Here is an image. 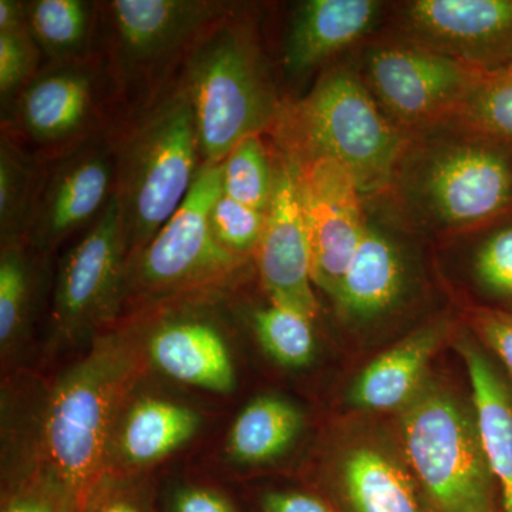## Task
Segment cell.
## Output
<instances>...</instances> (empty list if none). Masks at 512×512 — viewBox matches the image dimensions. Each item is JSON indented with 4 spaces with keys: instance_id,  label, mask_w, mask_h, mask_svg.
Listing matches in <instances>:
<instances>
[{
    "instance_id": "6da1fadb",
    "label": "cell",
    "mask_w": 512,
    "mask_h": 512,
    "mask_svg": "<svg viewBox=\"0 0 512 512\" xmlns=\"http://www.w3.org/2000/svg\"><path fill=\"white\" fill-rule=\"evenodd\" d=\"M384 222L424 237H460L512 212V144L457 120L406 134Z\"/></svg>"
},
{
    "instance_id": "7a4b0ae2",
    "label": "cell",
    "mask_w": 512,
    "mask_h": 512,
    "mask_svg": "<svg viewBox=\"0 0 512 512\" xmlns=\"http://www.w3.org/2000/svg\"><path fill=\"white\" fill-rule=\"evenodd\" d=\"M133 323L93 338L86 355L50 387L40 410L33 456L86 503L106 477L114 429L146 369Z\"/></svg>"
},
{
    "instance_id": "3957f363",
    "label": "cell",
    "mask_w": 512,
    "mask_h": 512,
    "mask_svg": "<svg viewBox=\"0 0 512 512\" xmlns=\"http://www.w3.org/2000/svg\"><path fill=\"white\" fill-rule=\"evenodd\" d=\"M271 130L293 164L328 158L348 168L366 201L386 190L406 143L348 64L330 67L306 96L281 104Z\"/></svg>"
},
{
    "instance_id": "277c9868",
    "label": "cell",
    "mask_w": 512,
    "mask_h": 512,
    "mask_svg": "<svg viewBox=\"0 0 512 512\" xmlns=\"http://www.w3.org/2000/svg\"><path fill=\"white\" fill-rule=\"evenodd\" d=\"M396 437L436 512H503L473 400L427 379L397 412Z\"/></svg>"
},
{
    "instance_id": "5b68a950",
    "label": "cell",
    "mask_w": 512,
    "mask_h": 512,
    "mask_svg": "<svg viewBox=\"0 0 512 512\" xmlns=\"http://www.w3.org/2000/svg\"><path fill=\"white\" fill-rule=\"evenodd\" d=\"M181 90L194 113L202 164H221L242 140L261 136L281 107L255 33L228 16L192 47Z\"/></svg>"
},
{
    "instance_id": "8992f818",
    "label": "cell",
    "mask_w": 512,
    "mask_h": 512,
    "mask_svg": "<svg viewBox=\"0 0 512 512\" xmlns=\"http://www.w3.org/2000/svg\"><path fill=\"white\" fill-rule=\"evenodd\" d=\"M201 165L194 113L180 89L144 117L116 157L113 197L128 258L181 207Z\"/></svg>"
},
{
    "instance_id": "52a82bcc",
    "label": "cell",
    "mask_w": 512,
    "mask_h": 512,
    "mask_svg": "<svg viewBox=\"0 0 512 512\" xmlns=\"http://www.w3.org/2000/svg\"><path fill=\"white\" fill-rule=\"evenodd\" d=\"M221 194V165L202 164L181 207L128 258L127 305L211 293L234 281L248 258L231 254L212 235L211 210Z\"/></svg>"
},
{
    "instance_id": "ba28073f",
    "label": "cell",
    "mask_w": 512,
    "mask_h": 512,
    "mask_svg": "<svg viewBox=\"0 0 512 512\" xmlns=\"http://www.w3.org/2000/svg\"><path fill=\"white\" fill-rule=\"evenodd\" d=\"M356 70L404 134L456 119L483 72L397 36L367 46Z\"/></svg>"
},
{
    "instance_id": "9c48e42d",
    "label": "cell",
    "mask_w": 512,
    "mask_h": 512,
    "mask_svg": "<svg viewBox=\"0 0 512 512\" xmlns=\"http://www.w3.org/2000/svg\"><path fill=\"white\" fill-rule=\"evenodd\" d=\"M128 252L114 197L60 261L50 330L57 345L96 338L127 305Z\"/></svg>"
},
{
    "instance_id": "30bf717a",
    "label": "cell",
    "mask_w": 512,
    "mask_h": 512,
    "mask_svg": "<svg viewBox=\"0 0 512 512\" xmlns=\"http://www.w3.org/2000/svg\"><path fill=\"white\" fill-rule=\"evenodd\" d=\"M207 293L144 306L133 323L147 363L175 382L205 392L229 394L237 387L231 346L212 312L201 305Z\"/></svg>"
},
{
    "instance_id": "8fae6325",
    "label": "cell",
    "mask_w": 512,
    "mask_h": 512,
    "mask_svg": "<svg viewBox=\"0 0 512 512\" xmlns=\"http://www.w3.org/2000/svg\"><path fill=\"white\" fill-rule=\"evenodd\" d=\"M323 466L329 484L350 512H436L396 433L360 424L345 427Z\"/></svg>"
},
{
    "instance_id": "7c38bea8",
    "label": "cell",
    "mask_w": 512,
    "mask_h": 512,
    "mask_svg": "<svg viewBox=\"0 0 512 512\" xmlns=\"http://www.w3.org/2000/svg\"><path fill=\"white\" fill-rule=\"evenodd\" d=\"M295 167L311 242L313 285L332 299L365 237L366 200L338 161L320 158Z\"/></svg>"
},
{
    "instance_id": "4fadbf2b",
    "label": "cell",
    "mask_w": 512,
    "mask_h": 512,
    "mask_svg": "<svg viewBox=\"0 0 512 512\" xmlns=\"http://www.w3.org/2000/svg\"><path fill=\"white\" fill-rule=\"evenodd\" d=\"M397 29L474 69L512 62V0H413L400 6Z\"/></svg>"
},
{
    "instance_id": "5bb4252c",
    "label": "cell",
    "mask_w": 512,
    "mask_h": 512,
    "mask_svg": "<svg viewBox=\"0 0 512 512\" xmlns=\"http://www.w3.org/2000/svg\"><path fill=\"white\" fill-rule=\"evenodd\" d=\"M116 157L110 144L94 141L60 158L40 184L26 244L50 252L92 225L113 197Z\"/></svg>"
},
{
    "instance_id": "9a60e30c",
    "label": "cell",
    "mask_w": 512,
    "mask_h": 512,
    "mask_svg": "<svg viewBox=\"0 0 512 512\" xmlns=\"http://www.w3.org/2000/svg\"><path fill=\"white\" fill-rule=\"evenodd\" d=\"M271 202L256 248L259 278L269 301L315 319L318 299L312 278L311 242L303 215L298 174L292 161L278 153Z\"/></svg>"
},
{
    "instance_id": "2e32d148",
    "label": "cell",
    "mask_w": 512,
    "mask_h": 512,
    "mask_svg": "<svg viewBox=\"0 0 512 512\" xmlns=\"http://www.w3.org/2000/svg\"><path fill=\"white\" fill-rule=\"evenodd\" d=\"M397 229L369 222L348 272L330 301L348 328H363L397 311L414 282L412 254Z\"/></svg>"
},
{
    "instance_id": "e0dca14e",
    "label": "cell",
    "mask_w": 512,
    "mask_h": 512,
    "mask_svg": "<svg viewBox=\"0 0 512 512\" xmlns=\"http://www.w3.org/2000/svg\"><path fill=\"white\" fill-rule=\"evenodd\" d=\"M111 22L120 59L143 67L198 42L227 18L224 2L210 0H114Z\"/></svg>"
},
{
    "instance_id": "ac0fdd59",
    "label": "cell",
    "mask_w": 512,
    "mask_h": 512,
    "mask_svg": "<svg viewBox=\"0 0 512 512\" xmlns=\"http://www.w3.org/2000/svg\"><path fill=\"white\" fill-rule=\"evenodd\" d=\"M188 404L157 396L128 400L111 439L106 476L127 478L180 450L201 429Z\"/></svg>"
},
{
    "instance_id": "d6986e66",
    "label": "cell",
    "mask_w": 512,
    "mask_h": 512,
    "mask_svg": "<svg viewBox=\"0 0 512 512\" xmlns=\"http://www.w3.org/2000/svg\"><path fill=\"white\" fill-rule=\"evenodd\" d=\"M383 8L376 0L299 2L286 33V73L305 76L355 46L375 29Z\"/></svg>"
},
{
    "instance_id": "ffe728a7",
    "label": "cell",
    "mask_w": 512,
    "mask_h": 512,
    "mask_svg": "<svg viewBox=\"0 0 512 512\" xmlns=\"http://www.w3.org/2000/svg\"><path fill=\"white\" fill-rule=\"evenodd\" d=\"M448 328L447 320H434L376 357L350 386V406L360 412L402 410L429 379L431 360L446 339Z\"/></svg>"
},
{
    "instance_id": "44dd1931",
    "label": "cell",
    "mask_w": 512,
    "mask_h": 512,
    "mask_svg": "<svg viewBox=\"0 0 512 512\" xmlns=\"http://www.w3.org/2000/svg\"><path fill=\"white\" fill-rule=\"evenodd\" d=\"M456 349L466 365L471 400L503 512H512V383L476 336L467 332L458 336Z\"/></svg>"
},
{
    "instance_id": "7402d4cb",
    "label": "cell",
    "mask_w": 512,
    "mask_h": 512,
    "mask_svg": "<svg viewBox=\"0 0 512 512\" xmlns=\"http://www.w3.org/2000/svg\"><path fill=\"white\" fill-rule=\"evenodd\" d=\"M93 79L79 67H60L36 77L22 90L20 123L39 143L76 136L90 119Z\"/></svg>"
},
{
    "instance_id": "603a6c76",
    "label": "cell",
    "mask_w": 512,
    "mask_h": 512,
    "mask_svg": "<svg viewBox=\"0 0 512 512\" xmlns=\"http://www.w3.org/2000/svg\"><path fill=\"white\" fill-rule=\"evenodd\" d=\"M305 429L296 404L276 394L255 397L241 410L225 440V454L238 466L256 467L285 456Z\"/></svg>"
},
{
    "instance_id": "cb8c5ba5",
    "label": "cell",
    "mask_w": 512,
    "mask_h": 512,
    "mask_svg": "<svg viewBox=\"0 0 512 512\" xmlns=\"http://www.w3.org/2000/svg\"><path fill=\"white\" fill-rule=\"evenodd\" d=\"M36 279L26 242L10 241L0 249V353L3 363L18 355L28 338L35 306Z\"/></svg>"
},
{
    "instance_id": "d4e9b609",
    "label": "cell",
    "mask_w": 512,
    "mask_h": 512,
    "mask_svg": "<svg viewBox=\"0 0 512 512\" xmlns=\"http://www.w3.org/2000/svg\"><path fill=\"white\" fill-rule=\"evenodd\" d=\"M29 30L36 45L56 62H72L84 53L92 32L93 5L84 0H35L26 3Z\"/></svg>"
},
{
    "instance_id": "484cf974",
    "label": "cell",
    "mask_w": 512,
    "mask_h": 512,
    "mask_svg": "<svg viewBox=\"0 0 512 512\" xmlns=\"http://www.w3.org/2000/svg\"><path fill=\"white\" fill-rule=\"evenodd\" d=\"M312 322L311 316L274 302L251 315L259 345L286 369H303L313 362L316 338Z\"/></svg>"
},
{
    "instance_id": "4316f807",
    "label": "cell",
    "mask_w": 512,
    "mask_h": 512,
    "mask_svg": "<svg viewBox=\"0 0 512 512\" xmlns=\"http://www.w3.org/2000/svg\"><path fill=\"white\" fill-rule=\"evenodd\" d=\"M40 177L32 158L2 137L0 144V234L2 244L25 241Z\"/></svg>"
},
{
    "instance_id": "83f0119b",
    "label": "cell",
    "mask_w": 512,
    "mask_h": 512,
    "mask_svg": "<svg viewBox=\"0 0 512 512\" xmlns=\"http://www.w3.org/2000/svg\"><path fill=\"white\" fill-rule=\"evenodd\" d=\"M220 165L222 194L265 212L274 191L275 164L261 136L242 140Z\"/></svg>"
},
{
    "instance_id": "f1b7e54d",
    "label": "cell",
    "mask_w": 512,
    "mask_h": 512,
    "mask_svg": "<svg viewBox=\"0 0 512 512\" xmlns=\"http://www.w3.org/2000/svg\"><path fill=\"white\" fill-rule=\"evenodd\" d=\"M454 120L512 144V62L483 70Z\"/></svg>"
},
{
    "instance_id": "f546056e",
    "label": "cell",
    "mask_w": 512,
    "mask_h": 512,
    "mask_svg": "<svg viewBox=\"0 0 512 512\" xmlns=\"http://www.w3.org/2000/svg\"><path fill=\"white\" fill-rule=\"evenodd\" d=\"M471 232L477 237L470 261L474 284L488 298L512 305V212Z\"/></svg>"
},
{
    "instance_id": "4dcf8cb0",
    "label": "cell",
    "mask_w": 512,
    "mask_h": 512,
    "mask_svg": "<svg viewBox=\"0 0 512 512\" xmlns=\"http://www.w3.org/2000/svg\"><path fill=\"white\" fill-rule=\"evenodd\" d=\"M67 485L36 457H25L3 494L2 512H80Z\"/></svg>"
},
{
    "instance_id": "1f68e13d",
    "label": "cell",
    "mask_w": 512,
    "mask_h": 512,
    "mask_svg": "<svg viewBox=\"0 0 512 512\" xmlns=\"http://www.w3.org/2000/svg\"><path fill=\"white\" fill-rule=\"evenodd\" d=\"M265 212L221 194L211 210L212 235L231 254L249 258L261 241Z\"/></svg>"
},
{
    "instance_id": "d6a6232c",
    "label": "cell",
    "mask_w": 512,
    "mask_h": 512,
    "mask_svg": "<svg viewBox=\"0 0 512 512\" xmlns=\"http://www.w3.org/2000/svg\"><path fill=\"white\" fill-rule=\"evenodd\" d=\"M39 46L36 45L30 30L15 33H0V96L2 100H10L32 80Z\"/></svg>"
},
{
    "instance_id": "836d02e7",
    "label": "cell",
    "mask_w": 512,
    "mask_h": 512,
    "mask_svg": "<svg viewBox=\"0 0 512 512\" xmlns=\"http://www.w3.org/2000/svg\"><path fill=\"white\" fill-rule=\"evenodd\" d=\"M474 336L490 350L512 383V312L495 306H474L468 311Z\"/></svg>"
},
{
    "instance_id": "e575fe53",
    "label": "cell",
    "mask_w": 512,
    "mask_h": 512,
    "mask_svg": "<svg viewBox=\"0 0 512 512\" xmlns=\"http://www.w3.org/2000/svg\"><path fill=\"white\" fill-rule=\"evenodd\" d=\"M126 478L106 476L80 512H150L143 498L124 484Z\"/></svg>"
},
{
    "instance_id": "d590c367",
    "label": "cell",
    "mask_w": 512,
    "mask_h": 512,
    "mask_svg": "<svg viewBox=\"0 0 512 512\" xmlns=\"http://www.w3.org/2000/svg\"><path fill=\"white\" fill-rule=\"evenodd\" d=\"M173 512H237L227 498L205 487H185L175 494Z\"/></svg>"
},
{
    "instance_id": "8d00e7d4",
    "label": "cell",
    "mask_w": 512,
    "mask_h": 512,
    "mask_svg": "<svg viewBox=\"0 0 512 512\" xmlns=\"http://www.w3.org/2000/svg\"><path fill=\"white\" fill-rule=\"evenodd\" d=\"M264 512H336L326 501L299 491H272L262 498Z\"/></svg>"
},
{
    "instance_id": "74e56055",
    "label": "cell",
    "mask_w": 512,
    "mask_h": 512,
    "mask_svg": "<svg viewBox=\"0 0 512 512\" xmlns=\"http://www.w3.org/2000/svg\"><path fill=\"white\" fill-rule=\"evenodd\" d=\"M29 29L28 8L18 0H0V33H15Z\"/></svg>"
}]
</instances>
